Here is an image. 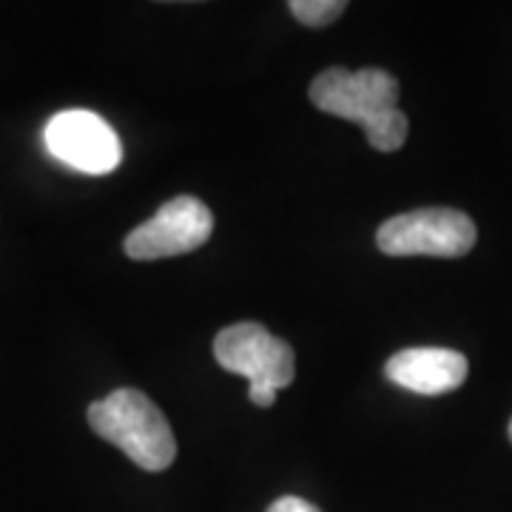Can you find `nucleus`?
<instances>
[{
    "label": "nucleus",
    "instance_id": "f03ea898",
    "mask_svg": "<svg viewBox=\"0 0 512 512\" xmlns=\"http://www.w3.org/2000/svg\"><path fill=\"white\" fill-rule=\"evenodd\" d=\"M92 430L120 447L140 470L163 473L177 456V439L163 410L146 393L123 387L89 407Z\"/></svg>",
    "mask_w": 512,
    "mask_h": 512
},
{
    "label": "nucleus",
    "instance_id": "423d86ee",
    "mask_svg": "<svg viewBox=\"0 0 512 512\" xmlns=\"http://www.w3.org/2000/svg\"><path fill=\"white\" fill-rule=\"evenodd\" d=\"M49 154L80 174H109L123 160L117 131L94 111H60L43 131Z\"/></svg>",
    "mask_w": 512,
    "mask_h": 512
},
{
    "label": "nucleus",
    "instance_id": "20e7f679",
    "mask_svg": "<svg viewBox=\"0 0 512 512\" xmlns=\"http://www.w3.org/2000/svg\"><path fill=\"white\" fill-rule=\"evenodd\" d=\"M214 356L228 373L248 379L251 387L282 390L293 384L296 359L293 348L256 322H239L222 328L214 339Z\"/></svg>",
    "mask_w": 512,
    "mask_h": 512
},
{
    "label": "nucleus",
    "instance_id": "0eeeda50",
    "mask_svg": "<svg viewBox=\"0 0 512 512\" xmlns=\"http://www.w3.org/2000/svg\"><path fill=\"white\" fill-rule=\"evenodd\" d=\"M467 359L450 348H407L393 353L384 376L419 396H444L458 390L467 379Z\"/></svg>",
    "mask_w": 512,
    "mask_h": 512
},
{
    "label": "nucleus",
    "instance_id": "1a4fd4ad",
    "mask_svg": "<svg viewBox=\"0 0 512 512\" xmlns=\"http://www.w3.org/2000/svg\"><path fill=\"white\" fill-rule=\"evenodd\" d=\"M268 512H322L319 507H313L311 501L299 498V495H282L276 498L274 504L268 507Z\"/></svg>",
    "mask_w": 512,
    "mask_h": 512
},
{
    "label": "nucleus",
    "instance_id": "7ed1b4c3",
    "mask_svg": "<svg viewBox=\"0 0 512 512\" xmlns=\"http://www.w3.org/2000/svg\"><path fill=\"white\" fill-rule=\"evenodd\" d=\"M476 222L456 208H419L390 217L376 234L379 251L387 256H439L456 259L473 251Z\"/></svg>",
    "mask_w": 512,
    "mask_h": 512
},
{
    "label": "nucleus",
    "instance_id": "6e6552de",
    "mask_svg": "<svg viewBox=\"0 0 512 512\" xmlns=\"http://www.w3.org/2000/svg\"><path fill=\"white\" fill-rule=\"evenodd\" d=\"M288 9L293 12V18L305 26H313V29H322V26H330L333 20L342 18V12L348 9L345 0H291Z\"/></svg>",
    "mask_w": 512,
    "mask_h": 512
},
{
    "label": "nucleus",
    "instance_id": "9d476101",
    "mask_svg": "<svg viewBox=\"0 0 512 512\" xmlns=\"http://www.w3.org/2000/svg\"><path fill=\"white\" fill-rule=\"evenodd\" d=\"M507 433H510V441H512V419H510V430H507Z\"/></svg>",
    "mask_w": 512,
    "mask_h": 512
},
{
    "label": "nucleus",
    "instance_id": "39448f33",
    "mask_svg": "<svg viewBox=\"0 0 512 512\" xmlns=\"http://www.w3.org/2000/svg\"><path fill=\"white\" fill-rule=\"evenodd\" d=\"M211 231L214 217L205 202L197 197H174L151 220L128 234L126 254L137 262L191 254L208 242Z\"/></svg>",
    "mask_w": 512,
    "mask_h": 512
},
{
    "label": "nucleus",
    "instance_id": "f257e3e1",
    "mask_svg": "<svg viewBox=\"0 0 512 512\" xmlns=\"http://www.w3.org/2000/svg\"><path fill=\"white\" fill-rule=\"evenodd\" d=\"M311 103L325 114L359 123L367 143L382 154L399 151L407 140L410 123L399 109V80L384 69H325L313 77Z\"/></svg>",
    "mask_w": 512,
    "mask_h": 512
}]
</instances>
